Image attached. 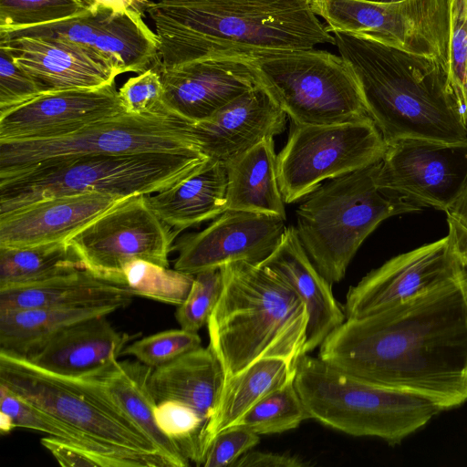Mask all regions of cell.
<instances>
[{
	"label": "cell",
	"mask_w": 467,
	"mask_h": 467,
	"mask_svg": "<svg viewBox=\"0 0 467 467\" xmlns=\"http://www.w3.org/2000/svg\"><path fill=\"white\" fill-rule=\"evenodd\" d=\"M329 366L425 397L443 410L467 401V296L458 280L347 318L319 346Z\"/></svg>",
	"instance_id": "1"
},
{
	"label": "cell",
	"mask_w": 467,
	"mask_h": 467,
	"mask_svg": "<svg viewBox=\"0 0 467 467\" xmlns=\"http://www.w3.org/2000/svg\"><path fill=\"white\" fill-rule=\"evenodd\" d=\"M147 13L159 39L158 67L335 45L310 0H158Z\"/></svg>",
	"instance_id": "2"
},
{
	"label": "cell",
	"mask_w": 467,
	"mask_h": 467,
	"mask_svg": "<svg viewBox=\"0 0 467 467\" xmlns=\"http://www.w3.org/2000/svg\"><path fill=\"white\" fill-rule=\"evenodd\" d=\"M333 36L387 145L400 139L467 140L447 64L348 33Z\"/></svg>",
	"instance_id": "3"
},
{
	"label": "cell",
	"mask_w": 467,
	"mask_h": 467,
	"mask_svg": "<svg viewBox=\"0 0 467 467\" xmlns=\"http://www.w3.org/2000/svg\"><path fill=\"white\" fill-rule=\"evenodd\" d=\"M223 288L207 322L225 380L263 358L293 365L305 355L308 315L292 287L263 265L221 267Z\"/></svg>",
	"instance_id": "4"
},
{
	"label": "cell",
	"mask_w": 467,
	"mask_h": 467,
	"mask_svg": "<svg viewBox=\"0 0 467 467\" xmlns=\"http://www.w3.org/2000/svg\"><path fill=\"white\" fill-rule=\"evenodd\" d=\"M0 384L134 467H168L96 375L67 376L0 351Z\"/></svg>",
	"instance_id": "5"
},
{
	"label": "cell",
	"mask_w": 467,
	"mask_h": 467,
	"mask_svg": "<svg viewBox=\"0 0 467 467\" xmlns=\"http://www.w3.org/2000/svg\"><path fill=\"white\" fill-rule=\"evenodd\" d=\"M379 162L328 180L304 198L296 230L318 272L332 285L340 282L365 239L384 220L422 208L380 189Z\"/></svg>",
	"instance_id": "6"
},
{
	"label": "cell",
	"mask_w": 467,
	"mask_h": 467,
	"mask_svg": "<svg viewBox=\"0 0 467 467\" xmlns=\"http://www.w3.org/2000/svg\"><path fill=\"white\" fill-rule=\"evenodd\" d=\"M295 369V387L308 419L351 436L396 446L444 411L425 397L364 381L318 357L303 355Z\"/></svg>",
	"instance_id": "7"
},
{
	"label": "cell",
	"mask_w": 467,
	"mask_h": 467,
	"mask_svg": "<svg viewBox=\"0 0 467 467\" xmlns=\"http://www.w3.org/2000/svg\"><path fill=\"white\" fill-rule=\"evenodd\" d=\"M191 153L86 155L54 161L0 180V214L59 195L100 192L121 199L165 190L208 160Z\"/></svg>",
	"instance_id": "8"
},
{
	"label": "cell",
	"mask_w": 467,
	"mask_h": 467,
	"mask_svg": "<svg viewBox=\"0 0 467 467\" xmlns=\"http://www.w3.org/2000/svg\"><path fill=\"white\" fill-rule=\"evenodd\" d=\"M195 151L191 121L172 113H123L57 137L0 140V180L79 156Z\"/></svg>",
	"instance_id": "9"
},
{
	"label": "cell",
	"mask_w": 467,
	"mask_h": 467,
	"mask_svg": "<svg viewBox=\"0 0 467 467\" xmlns=\"http://www.w3.org/2000/svg\"><path fill=\"white\" fill-rule=\"evenodd\" d=\"M259 84L298 125H328L367 115L356 78L340 56L315 48L254 60Z\"/></svg>",
	"instance_id": "10"
},
{
	"label": "cell",
	"mask_w": 467,
	"mask_h": 467,
	"mask_svg": "<svg viewBox=\"0 0 467 467\" xmlns=\"http://www.w3.org/2000/svg\"><path fill=\"white\" fill-rule=\"evenodd\" d=\"M386 150L387 143L368 115L328 125L292 123L286 143L276 155L285 203L304 199L324 182L379 162Z\"/></svg>",
	"instance_id": "11"
},
{
	"label": "cell",
	"mask_w": 467,
	"mask_h": 467,
	"mask_svg": "<svg viewBox=\"0 0 467 467\" xmlns=\"http://www.w3.org/2000/svg\"><path fill=\"white\" fill-rule=\"evenodd\" d=\"M176 234L139 194L120 200L67 242L86 268L120 283L123 268L135 260L168 267Z\"/></svg>",
	"instance_id": "12"
},
{
	"label": "cell",
	"mask_w": 467,
	"mask_h": 467,
	"mask_svg": "<svg viewBox=\"0 0 467 467\" xmlns=\"http://www.w3.org/2000/svg\"><path fill=\"white\" fill-rule=\"evenodd\" d=\"M467 181V140L400 139L387 145L377 185L421 208L446 212Z\"/></svg>",
	"instance_id": "13"
},
{
	"label": "cell",
	"mask_w": 467,
	"mask_h": 467,
	"mask_svg": "<svg viewBox=\"0 0 467 467\" xmlns=\"http://www.w3.org/2000/svg\"><path fill=\"white\" fill-rule=\"evenodd\" d=\"M134 11L99 7L55 23L0 33V38L19 36L64 40L92 47L109 58L120 73H141L156 64L159 39Z\"/></svg>",
	"instance_id": "14"
},
{
	"label": "cell",
	"mask_w": 467,
	"mask_h": 467,
	"mask_svg": "<svg viewBox=\"0 0 467 467\" xmlns=\"http://www.w3.org/2000/svg\"><path fill=\"white\" fill-rule=\"evenodd\" d=\"M285 228L278 215L226 210L180 244L174 269L196 275L236 262L259 265L277 247Z\"/></svg>",
	"instance_id": "15"
},
{
	"label": "cell",
	"mask_w": 467,
	"mask_h": 467,
	"mask_svg": "<svg viewBox=\"0 0 467 467\" xmlns=\"http://www.w3.org/2000/svg\"><path fill=\"white\" fill-rule=\"evenodd\" d=\"M447 235L388 260L350 286L346 319L361 317L455 280Z\"/></svg>",
	"instance_id": "16"
},
{
	"label": "cell",
	"mask_w": 467,
	"mask_h": 467,
	"mask_svg": "<svg viewBox=\"0 0 467 467\" xmlns=\"http://www.w3.org/2000/svg\"><path fill=\"white\" fill-rule=\"evenodd\" d=\"M153 67L161 78L166 109L191 122L212 117L260 85L254 60L244 57H212Z\"/></svg>",
	"instance_id": "17"
},
{
	"label": "cell",
	"mask_w": 467,
	"mask_h": 467,
	"mask_svg": "<svg viewBox=\"0 0 467 467\" xmlns=\"http://www.w3.org/2000/svg\"><path fill=\"white\" fill-rule=\"evenodd\" d=\"M123 113L115 83L44 93L0 114V140L57 137Z\"/></svg>",
	"instance_id": "18"
},
{
	"label": "cell",
	"mask_w": 467,
	"mask_h": 467,
	"mask_svg": "<svg viewBox=\"0 0 467 467\" xmlns=\"http://www.w3.org/2000/svg\"><path fill=\"white\" fill-rule=\"evenodd\" d=\"M0 47L28 73L42 94L107 86L115 83L116 77L121 74L99 51L64 40L0 38Z\"/></svg>",
	"instance_id": "19"
},
{
	"label": "cell",
	"mask_w": 467,
	"mask_h": 467,
	"mask_svg": "<svg viewBox=\"0 0 467 467\" xmlns=\"http://www.w3.org/2000/svg\"><path fill=\"white\" fill-rule=\"evenodd\" d=\"M286 114L258 85L212 117L191 122L197 149L224 165L267 138L284 131Z\"/></svg>",
	"instance_id": "20"
},
{
	"label": "cell",
	"mask_w": 467,
	"mask_h": 467,
	"mask_svg": "<svg viewBox=\"0 0 467 467\" xmlns=\"http://www.w3.org/2000/svg\"><path fill=\"white\" fill-rule=\"evenodd\" d=\"M120 200L94 192L67 194L44 198L0 214V248L67 242Z\"/></svg>",
	"instance_id": "21"
},
{
	"label": "cell",
	"mask_w": 467,
	"mask_h": 467,
	"mask_svg": "<svg viewBox=\"0 0 467 467\" xmlns=\"http://www.w3.org/2000/svg\"><path fill=\"white\" fill-rule=\"evenodd\" d=\"M282 277L305 305L308 323L304 352L308 354L345 320L329 283L305 251L296 227H286L275 251L261 264Z\"/></svg>",
	"instance_id": "22"
},
{
	"label": "cell",
	"mask_w": 467,
	"mask_h": 467,
	"mask_svg": "<svg viewBox=\"0 0 467 467\" xmlns=\"http://www.w3.org/2000/svg\"><path fill=\"white\" fill-rule=\"evenodd\" d=\"M131 338L107 317H94L62 330L26 358L57 374L94 375L118 359Z\"/></svg>",
	"instance_id": "23"
},
{
	"label": "cell",
	"mask_w": 467,
	"mask_h": 467,
	"mask_svg": "<svg viewBox=\"0 0 467 467\" xmlns=\"http://www.w3.org/2000/svg\"><path fill=\"white\" fill-rule=\"evenodd\" d=\"M127 285L86 267L37 282L0 287V311L33 307L127 306Z\"/></svg>",
	"instance_id": "24"
},
{
	"label": "cell",
	"mask_w": 467,
	"mask_h": 467,
	"mask_svg": "<svg viewBox=\"0 0 467 467\" xmlns=\"http://www.w3.org/2000/svg\"><path fill=\"white\" fill-rule=\"evenodd\" d=\"M224 383L223 367L209 345L152 368L148 378L156 403L182 402L196 410L206 424L215 411Z\"/></svg>",
	"instance_id": "25"
},
{
	"label": "cell",
	"mask_w": 467,
	"mask_h": 467,
	"mask_svg": "<svg viewBox=\"0 0 467 467\" xmlns=\"http://www.w3.org/2000/svg\"><path fill=\"white\" fill-rule=\"evenodd\" d=\"M226 166L211 159L172 186L146 195L156 215L177 234L227 210Z\"/></svg>",
	"instance_id": "26"
},
{
	"label": "cell",
	"mask_w": 467,
	"mask_h": 467,
	"mask_svg": "<svg viewBox=\"0 0 467 467\" xmlns=\"http://www.w3.org/2000/svg\"><path fill=\"white\" fill-rule=\"evenodd\" d=\"M151 368L140 361L115 359L94 374L123 410L150 438L168 467H185L189 460L178 444L158 427L154 417L157 405L148 386Z\"/></svg>",
	"instance_id": "27"
},
{
	"label": "cell",
	"mask_w": 467,
	"mask_h": 467,
	"mask_svg": "<svg viewBox=\"0 0 467 467\" xmlns=\"http://www.w3.org/2000/svg\"><path fill=\"white\" fill-rule=\"evenodd\" d=\"M227 210L278 215L285 220L274 138H267L229 162Z\"/></svg>",
	"instance_id": "28"
},
{
	"label": "cell",
	"mask_w": 467,
	"mask_h": 467,
	"mask_svg": "<svg viewBox=\"0 0 467 467\" xmlns=\"http://www.w3.org/2000/svg\"><path fill=\"white\" fill-rule=\"evenodd\" d=\"M295 368L283 358H263L225 380L219 403L201 437L202 464L213 439L264 397L292 380Z\"/></svg>",
	"instance_id": "29"
},
{
	"label": "cell",
	"mask_w": 467,
	"mask_h": 467,
	"mask_svg": "<svg viewBox=\"0 0 467 467\" xmlns=\"http://www.w3.org/2000/svg\"><path fill=\"white\" fill-rule=\"evenodd\" d=\"M113 306L33 307L0 311V351L26 358L62 330L87 319L108 317Z\"/></svg>",
	"instance_id": "30"
},
{
	"label": "cell",
	"mask_w": 467,
	"mask_h": 467,
	"mask_svg": "<svg viewBox=\"0 0 467 467\" xmlns=\"http://www.w3.org/2000/svg\"><path fill=\"white\" fill-rule=\"evenodd\" d=\"M82 267L67 242L0 248V287L37 282Z\"/></svg>",
	"instance_id": "31"
},
{
	"label": "cell",
	"mask_w": 467,
	"mask_h": 467,
	"mask_svg": "<svg viewBox=\"0 0 467 467\" xmlns=\"http://www.w3.org/2000/svg\"><path fill=\"white\" fill-rule=\"evenodd\" d=\"M0 412L11 419L15 428H25L46 433L50 437L88 449L96 453L116 458L124 462L126 467H134L128 460L100 449L75 429L2 384H0Z\"/></svg>",
	"instance_id": "32"
},
{
	"label": "cell",
	"mask_w": 467,
	"mask_h": 467,
	"mask_svg": "<svg viewBox=\"0 0 467 467\" xmlns=\"http://www.w3.org/2000/svg\"><path fill=\"white\" fill-rule=\"evenodd\" d=\"M307 419L308 415L293 379L260 400L234 425L265 435L296 429Z\"/></svg>",
	"instance_id": "33"
},
{
	"label": "cell",
	"mask_w": 467,
	"mask_h": 467,
	"mask_svg": "<svg viewBox=\"0 0 467 467\" xmlns=\"http://www.w3.org/2000/svg\"><path fill=\"white\" fill-rule=\"evenodd\" d=\"M194 275L169 269L144 260L129 263L122 270L119 281L133 296L179 306L186 299Z\"/></svg>",
	"instance_id": "34"
},
{
	"label": "cell",
	"mask_w": 467,
	"mask_h": 467,
	"mask_svg": "<svg viewBox=\"0 0 467 467\" xmlns=\"http://www.w3.org/2000/svg\"><path fill=\"white\" fill-rule=\"evenodd\" d=\"M88 10L79 0H0V33L55 23Z\"/></svg>",
	"instance_id": "35"
},
{
	"label": "cell",
	"mask_w": 467,
	"mask_h": 467,
	"mask_svg": "<svg viewBox=\"0 0 467 467\" xmlns=\"http://www.w3.org/2000/svg\"><path fill=\"white\" fill-rule=\"evenodd\" d=\"M154 417L161 431L175 441L189 462L202 465L201 437L206 421L191 407L178 401L157 403Z\"/></svg>",
	"instance_id": "36"
},
{
	"label": "cell",
	"mask_w": 467,
	"mask_h": 467,
	"mask_svg": "<svg viewBox=\"0 0 467 467\" xmlns=\"http://www.w3.org/2000/svg\"><path fill=\"white\" fill-rule=\"evenodd\" d=\"M198 332L170 329L142 337L127 345L120 356H132L144 365L155 368L201 347Z\"/></svg>",
	"instance_id": "37"
},
{
	"label": "cell",
	"mask_w": 467,
	"mask_h": 467,
	"mask_svg": "<svg viewBox=\"0 0 467 467\" xmlns=\"http://www.w3.org/2000/svg\"><path fill=\"white\" fill-rule=\"evenodd\" d=\"M223 288L222 268L194 275L191 290L182 304L177 306L175 318L181 328L198 332L207 325Z\"/></svg>",
	"instance_id": "38"
},
{
	"label": "cell",
	"mask_w": 467,
	"mask_h": 467,
	"mask_svg": "<svg viewBox=\"0 0 467 467\" xmlns=\"http://www.w3.org/2000/svg\"><path fill=\"white\" fill-rule=\"evenodd\" d=\"M450 16V82L467 121V0H447Z\"/></svg>",
	"instance_id": "39"
},
{
	"label": "cell",
	"mask_w": 467,
	"mask_h": 467,
	"mask_svg": "<svg viewBox=\"0 0 467 467\" xmlns=\"http://www.w3.org/2000/svg\"><path fill=\"white\" fill-rule=\"evenodd\" d=\"M118 92L127 113L135 115L171 113L164 107L163 84L159 71L154 67L129 78Z\"/></svg>",
	"instance_id": "40"
},
{
	"label": "cell",
	"mask_w": 467,
	"mask_h": 467,
	"mask_svg": "<svg viewBox=\"0 0 467 467\" xmlns=\"http://www.w3.org/2000/svg\"><path fill=\"white\" fill-rule=\"evenodd\" d=\"M42 94L35 80L0 47V114Z\"/></svg>",
	"instance_id": "41"
},
{
	"label": "cell",
	"mask_w": 467,
	"mask_h": 467,
	"mask_svg": "<svg viewBox=\"0 0 467 467\" xmlns=\"http://www.w3.org/2000/svg\"><path fill=\"white\" fill-rule=\"evenodd\" d=\"M260 442V435L247 428L233 425L211 441L203 458L204 467H227Z\"/></svg>",
	"instance_id": "42"
},
{
	"label": "cell",
	"mask_w": 467,
	"mask_h": 467,
	"mask_svg": "<svg viewBox=\"0 0 467 467\" xmlns=\"http://www.w3.org/2000/svg\"><path fill=\"white\" fill-rule=\"evenodd\" d=\"M61 466L65 467H126L121 461L96 453L62 440L47 437L41 440Z\"/></svg>",
	"instance_id": "43"
},
{
	"label": "cell",
	"mask_w": 467,
	"mask_h": 467,
	"mask_svg": "<svg viewBox=\"0 0 467 467\" xmlns=\"http://www.w3.org/2000/svg\"><path fill=\"white\" fill-rule=\"evenodd\" d=\"M449 250L456 278L467 296V229L457 221L447 217Z\"/></svg>",
	"instance_id": "44"
},
{
	"label": "cell",
	"mask_w": 467,
	"mask_h": 467,
	"mask_svg": "<svg viewBox=\"0 0 467 467\" xmlns=\"http://www.w3.org/2000/svg\"><path fill=\"white\" fill-rule=\"evenodd\" d=\"M308 465V462H305L296 455L250 450L232 467H304Z\"/></svg>",
	"instance_id": "45"
},
{
	"label": "cell",
	"mask_w": 467,
	"mask_h": 467,
	"mask_svg": "<svg viewBox=\"0 0 467 467\" xmlns=\"http://www.w3.org/2000/svg\"><path fill=\"white\" fill-rule=\"evenodd\" d=\"M88 10L99 7L109 8L114 11L122 12L126 10L134 11L144 16L151 4L149 0H79Z\"/></svg>",
	"instance_id": "46"
},
{
	"label": "cell",
	"mask_w": 467,
	"mask_h": 467,
	"mask_svg": "<svg viewBox=\"0 0 467 467\" xmlns=\"http://www.w3.org/2000/svg\"><path fill=\"white\" fill-rule=\"evenodd\" d=\"M445 213L447 217L454 219L467 229V181L456 200Z\"/></svg>",
	"instance_id": "47"
},
{
	"label": "cell",
	"mask_w": 467,
	"mask_h": 467,
	"mask_svg": "<svg viewBox=\"0 0 467 467\" xmlns=\"http://www.w3.org/2000/svg\"><path fill=\"white\" fill-rule=\"evenodd\" d=\"M369 2H376V3H393V2H399L402 0H365Z\"/></svg>",
	"instance_id": "48"
}]
</instances>
